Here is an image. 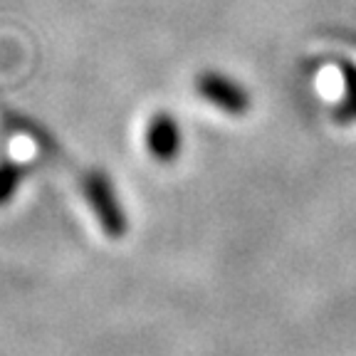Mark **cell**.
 I'll return each mask as SVG.
<instances>
[{"label":"cell","instance_id":"cell-1","mask_svg":"<svg viewBox=\"0 0 356 356\" xmlns=\"http://www.w3.org/2000/svg\"><path fill=\"white\" fill-rule=\"evenodd\" d=\"M82 188L102 230L109 238H122L127 233V216H124V208L114 193V186L109 184V178L102 171H89L82 178Z\"/></svg>","mask_w":356,"mask_h":356},{"label":"cell","instance_id":"cell-2","mask_svg":"<svg viewBox=\"0 0 356 356\" xmlns=\"http://www.w3.org/2000/svg\"><path fill=\"white\" fill-rule=\"evenodd\" d=\"M195 89L200 92L203 99L211 102L213 106H218L225 114H245L250 109V97H248L245 87L225 77V74L203 72L195 79Z\"/></svg>","mask_w":356,"mask_h":356},{"label":"cell","instance_id":"cell-3","mask_svg":"<svg viewBox=\"0 0 356 356\" xmlns=\"http://www.w3.org/2000/svg\"><path fill=\"white\" fill-rule=\"evenodd\" d=\"M146 149L154 156L156 161L168 163L173 161L181 151V129H178L176 119L166 111L154 114L149 129H146Z\"/></svg>","mask_w":356,"mask_h":356},{"label":"cell","instance_id":"cell-4","mask_svg":"<svg viewBox=\"0 0 356 356\" xmlns=\"http://www.w3.org/2000/svg\"><path fill=\"white\" fill-rule=\"evenodd\" d=\"M25 168L15 161H3L0 163V206H6L8 200L15 195V191L20 188Z\"/></svg>","mask_w":356,"mask_h":356}]
</instances>
